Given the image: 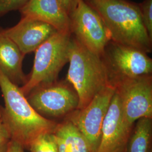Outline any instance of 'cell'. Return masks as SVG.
<instances>
[{
    "mask_svg": "<svg viewBox=\"0 0 152 152\" xmlns=\"http://www.w3.org/2000/svg\"><path fill=\"white\" fill-rule=\"evenodd\" d=\"M0 88L5 103L3 117L11 140L20 144L24 149H29L38 137L54 132L58 123L38 114L19 87L12 83L1 69Z\"/></svg>",
    "mask_w": 152,
    "mask_h": 152,
    "instance_id": "1",
    "label": "cell"
},
{
    "mask_svg": "<svg viewBox=\"0 0 152 152\" xmlns=\"http://www.w3.org/2000/svg\"><path fill=\"white\" fill-rule=\"evenodd\" d=\"M97 11L111 35V41L146 53L152 51L150 38L139 4L128 0H85Z\"/></svg>",
    "mask_w": 152,
    "mask_h": 152,
    "instance_id": "2",
    "label": "cell"
},
{
    "mask_svg": "<svg viewBox=\"0 0 152 152\" xmlns=\"http://www.w3.org/2000/svg\"><path fill=\"white\" fill-rule=\"evenodd\" d=\"M68 57L66 80L78 95L77 109H81L103 88L113 83L103 58L88 50L72 35Z\"/></svg>",
    "mask_w": 152,
    "mask_h": 152,
    "instance_id": "3",
    "label": "cell"
},
{
    "mask_svg": "<svg viewBox=\"0 0 152 152\" xmlns=\"http://www.w3.org/2000/svg\"><path fill=\"white\" fill-rule=\"evenodd\" d=\"M71 36L69 32L58 31L36 49L31 75L19 87L26 96L37 87L57 81L60 71L68 63Z\"/></svg>",
    "mask_w": 152,
    "mask_h": 152,
    "instance_id": "4",
    "label": "cell"
},
{
    "mask_svg": "<svg viewBox=\"0 0 152 152\" xmlns=\"http://www.w3.org/2000/svg\"><path fill=\"white\" fill-rule=\"evenodd\" d=\"M69 18L72 35L88 50L102 57L111 35L98 12L85 0H80Z\"/></svg>",
    "mask_w": 152,
    "mask_h": 152,
    "instance_id": "5",
    "label": "cell"
},
{
    "mask_svg": "<svg viewBox=\"0 0 152 152\" xmlns=\"http://www.w3.org/2000/svg\"><path fill=\"white\" fill-rule=\"evenodd\" d=\"M126 124L132 128L142 118H152V75L113 82Z\"/></svg>",
    "mask_w": 152,
    "mask_h": 152,
    "instance_id": "6",
    "label": "cell"
},
{
    "mask_svg": "<svg viewBox=\"0 0 152 152\" xmlns=\"http://www.w3.org/2000/svg\"><path fill=\"white\" fill-rule=\"evenodd\" d=\"M38 114L45 118H59L78 108L79 98L76 91L64 82H55L37 87L26 96Z\"/></svg>",
    "mask_w": 152,
    "mask_h": 152,
    "instance_id": "7",
    "label": "cell"
},
{
    "mask_svg": "<svg viewBox=\"0 0 152 152\" xmlns=\"http://www.w3.org/2000/svg\"><path fill=\"white\" fill-rule=\"evenodd\" d=\"M111 82L152 75V60L141 50L110 41L102 56Z\"/></svg>",
    "mask_w": 152,
    "mask_h": 152,
    "instance_id": "8",
    "label": "cell"
},
{
    "mask_svg": "<svg viewBox=\"0 0 152 152\" xmlns=\"http://www.w3.org/2000/svg\"><path fill=\"white\" fill-rule=\"evenodd\" d=\"M115 91L114 85H109L98 92L86 107L67 115V119L86 139L91 152H96L98 149L104 120Z\"/></svg>",
    "mask_w": 152,
    "mask_h": 152,
    "instance_id": "9",
    "label": "cell"
},
{
    "mask_svg": "<svg viewBox=\"0 0 152 152\" xmlns=\"http://www.w3.org/2000/svg\"><path fill=\"white\" fill-rule=\"evenodd\" d=\"M132 129L125 123L120 97L115 91L104 120L96 152H126Z\"/></svg>",
    "mask_w": 152,
    "mask_h": 152,
    "instance_id": "10",
    "label": "cell"
},
{
    "mask_svg": "<svg viewBox=\"0 0 152 152\" xmlns=\"http://www.w3.org/2000/svg\"><path fill=\"white\" fill-rule=\"evenodd\" d=\"M58 31L46 22L26 17H22L14 26L4 29L7 36L16 44L24 55L34 52Z\"/></svg>",
    "mask_w": 152,
    "mask_h": 152,
    "instance_id": "11",
    "label": "cell"
},
{
    "mask_svg": "<svg viewBox=\"0 0 152 152\" xmlns=\"http://www.w3.org/2000/svg\"><path fill=\"white\" fill-rule=\"evenodd\" d=\"M19 11L22 17L46 22L58 31L71 32L69 16L58 0H28Z\"/></svg>",
    "mask_w": 152,
    "mask_h": 152,
    "instance_id": "12",
    "label": "cell"
},
{
    "mask_svg": "<svg viewBox=\"0 0 152 152\" xmlns=\"http://www.w3.org/2000/svg\"><path fill=\"white\" fill-rule=\"evenodd\" d=\"M24 55L0 27V69L10 81L19 87L24 85L28 77L23 70Z\"/></svg>",
    "mask_w": 152,
    "mask_h": 152,
    "instance_id": "13",
    "label": "cell"
},
{
    "mask_svg": "<svg viewBox=\"0 0 152 152\" xmlns=\"http://www.w3.org/2000/svg\"><path fill=\"white\" fill-rule=\"evenodd\" d=\"M53 134L58 152H91L85 137L68 119L58 124Z\"/></svg>",
    "mask_w": 152,
    "mask_h": 152,
    "instance_id": "14",
    "label": "cell"
},
{
    "mask_svg": "<svg viewBox=\"0 0 152 152\" xmlns=\"http://www.w3.org/2000/svg\"><path fill=\"white\" fill-rule=\"evenodd\" d=\"M152 118L136 121L131 133L126 152H152Z\"/></svg>",
    "mask_w": 152,
    "mask_h": 152,
    "instance_id": "15",
    "label": "cell"
},
{
    "mask_svg": "<svg viewBox=\"0 0 152 152\" xmlns=\"http://www.w3.org/2000/svg\"><path fill=\"white\" fill-rule=\"evenodd\" d=\"M31 152H58L53 134H46L38 137L31 144Z\"/></svg>",
    "mask_w": 152,
    "mask_h": 152,
    "instance_id": "16",
    "label": "cell"
},
{
    "mask_svg": "<svg viewBox=\"0 0 152 152\" xmlns=\"http://www.w3.org/2000/svg\"><path fill=\"white\" fill-rule=\"evenodd\" d=\"M139 6L143 24L152 40V0H144Z\"/></svg>",
    "mask_w": 152,
    "mask_h": 152,
    "instance_id": "17",
    "label": "cell"
},
{
    "mask_svg": "<svg viewBox=\"0 0 152 152\" xmlns=\"http://www.w3.org/2000/svg\"><path fill=\"white\" fill-rule=\"evenodd\" d=\"M28 0H0V17L12 11L20 10Z\"/></svg>",
    "mask_w": 152,
    "mask_h": 152,
    "instance_id": "18",
    "label": "cell"
},
{
    "mask_svg": "<svg viewBox=\"0 0 152 152\" xmlns=\"http://www.w3.org/2000/svg\"><path fill=\"white\" fill-rule=\"evenodd\" d=\"M11 140L10 135L8 130L2 114V106L0 105V144Z\"/></svg>",
    "mask_w": 152,
    "mask_h": 152,
    "instance_id": "19",
    "label": "cell"
},
{
    "mask_svg": "<svg viewBox=\"0 0 152 152\" xmlns=\"http://www.w3.org/2000/svg\"><path fill=\"white\" fill-rule=\"evenodd\" d=\"M79 1L80 0H58L60 6L69 16L75 9Z\"/></svg>",
    "mask_w": 152,
    "mask_h": 152,
    "instance_id": "20",
    "label": "cell"
},
{
    "mask_svg": "<svg viewBox=\"0 0 152 152\" xmlns=\"http://www.w3.org/2000/svg\"><path fill=\"white\" fill-rule=\"evenodd\" d=\"M7 152H25L24 148L16 141L10 140L8 142Z\"/></svg>",
    "mask_w": 152,
    "mask_h": 152,
    "instance_id": "21",
    "label": "cell"
},
{
    "mask_svg": "<svg viewBox=\"0 0 152 152\" xmlns=\"http://www.w3.org/2000/svg\"><path fill=\"white\" fill-rule=\"evenodd\" d=\"M9 141H6L0 144V152H7Z\"/></svg>",
    "mask_w": 152,
    "mask_h": 152,
    "instance_id": "22",
    "label": "cell"
}]
</instances>
